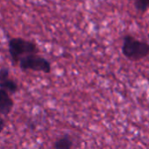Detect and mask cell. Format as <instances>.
<instances>
[{"label":"cell","instance_id":"cell-6","mask_svg":"<svg viewBox=\"0 0 149 149\" xmlns=\"http://www.w3.org/2000/svg\"><path fill=\"white\" fill-rule=\"evenodd\" d=\"M0 89H3L6 92L11 93H16L18 91V86L13 79H6L0 82Z\"/></svg>","mask_w":149,"mask_h":149},{"label":"cell","instance_id":"cell-5","mask_svg":"<svg viewBox=\"0 0 149 149\" xmlns=\"http://www.w3.org/2000/svg\"><path fill=\"white\" fill-rule=\"evenodd\" d=\"M73 141L69 134H64L58 138L53 144L52 149H72Z\"/></svg>","mask_w":149,"mask_h":149},{"label":"cell","instance_id":"cell-7","mask_svg":"<svg viewBox=\"0 0 149 149\" xmlns=\"http://www.w3.org/2000/svg\"><path fill=\"white\" fill-rule=\"evenodd\" d=\"M134 5L137 11L144 13L149 9V0H135Z\"/></svg>","mask_w":149,"mask_h":149},{"label":"cell","instance_id":"cell-3","mask_svg":"<svg viewBox=\"0 0 149 149\" xmlns=\"http://www.w3.org/2000/svg\"><path fill=\"white\" fill-rule=\"evenodd\" d=\"M18 64L22 71L32 70L35 72H42L45 73H50L52 71L50 61L41 56H38V54L26 55L24 57H22Z\"/></svg>","mask_w":149,"mask_h":149},{"label":"cell","instance_id":"cell-1","mask_svg":"<svg viewBox=\"0 0 149 149\" xmlns=\"http://www.w3.org/2000/svg\"><path fill=\"white\" fill-rule=\"evenodd\" d=\"M121 52L127 59L139 61L149 56V44L137 39L130 34H127L123 38Z\"/></svg>","mask_w":149,"mask_h":149},{"label":"cell","instance_id":"cell-2","mask_svg":"<svg viewBox=\"0 0 149 149\" xmlns=\"http://www.w3.org/2000/svg\"><path fill=\"white\" fill-rule=\"evenodd\" d=\"M9 53L10 55L12 64L16 65L19 63V60L22 57L31 54H38L39 52L38 47L36 43L25 40L21 38H13L9 40L8 44Z\"/></svg>","mask_w":149,"mask_h":149},{"label":"cell","instance_id":"cell-9","mask_svg":"<svg viewBox=\"0 0 149 149\" xmlns=\"http://www.w3.org/2000/svg\"><path fill=\"white\" fill-rule=\"evenodd\" d=\"M5 127V121L3 118L0 117V133H2V131L4 129Z\"/></svg>","mask_w":149,"mask_h":149},{"label":"cell","instance_id":"cell-8","mask_svg":"<svg viewBox=\"0 0 149 149\" xmlns=\"http://www.w3.org/2000/svg\"><path fill=\"white\" fill-rule=\"evenodd\" d=\"M9 69L8 68H1L0 69V82L9 79Z\"/></svg>","mask_w":149,"mask_h":149},{"label":"cell","instance_id":"cell-4","mask_svg":"<svg viewBox=\"0 0 149 149\" xmlns=\"http://www.w3.org/2000/svg\"><path fill=\"white\" fill-rule=\"evenodd\" d=\"M14 101L10 97L9 93L0 89V115H8L12 111Z\"/></svg>","mask_w":149,"mask_h":149}]
</instances>
